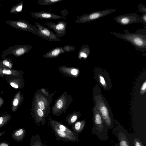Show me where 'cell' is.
Returning <instances> with one entry per match:
<instances>
[{
	"instance_id": "cell-1",
	"label": "cell",
	"mask_w": 146,
	"mask_h": 146,
	"mask_svg": "<svg viewBox=\"0 0 146 146\" xmlns=\"http://www.w3.org/2000/svg\"><path fill=\"white\" fill-rule=\"evenodd\" d=\"M124 31V33L109 32L117 38L129 42L137 50L146 52V27L143 29H137L133 33L129 32L128 30H125Z\"/></svg>"
},
{
	"instance_id": "cell-2",
	"label": "cell",
	"mask_w": 146,
	"mask_h": 146,
	"mask_svg": "<svg viewBox=\"0 0 146 146\" xmlns=\"http://www.w3.org/2000/svg\"><path fill=\"white\" fill-rule=\"evenodd\" d=\"M94 125L92 132L96 135L102 141H106L108 139L107 126L95 106L94 109Z\"/></svg>"
},
{
	"instance_id": "cell-3",
	"label": "cell",
	"mask_w": 146,
	"mask_h": 146,
	"mask_svg": "<svg viewBox=\"0 0 146 146\" xmlns=\"http://www.w3.org/2000/svg\"><path fill=\"white\" fill-rule=\"evenodd\" d=\"M73 101L72 97L67 91L62 93L55 101V104L51 108L52 112L54 116H58L66 110Z\"/></svg>"
},
{
	"instance_id": "cell-4",
	"label": "cell",
	"mask_w": 146,
	"mask_h": 146,
	"mask_svg": "<svg viewBox=\"0 0 146 146\" xmlns=\"http://www.w3.org/2000/svg\"><path fill=\"white\" fill-rule=\"evenodd\" d=\"M55 93L54 92L50 94L48 96H46L39 90H38L35 94L33 100L38 106L43 111L45 117L49 118V116L50 115V105Z\"/></svg>"
},
{
	"instance_id": "cell-5",
	"label": "cell",
	"mask_w": 146,
	"mask_h": 146,
	"mask_svg": "<svg viewBox=\"0 0 146 146\" xmlns=\"http://www.w3.org/2000/svg\"><path fill=\"white\" fill-rule=\"evenodd\" d=\"M95 99L96 107L104 122L108 129L112 128L113 126L112 118L104 101L100 95L96 96Z\"/></svg>"
},
{
	"instance_id": "cell-6",
	"label": "cell",
	"mask_w": 146,
	"mask_h": 146,
	"mask_svg": "<svg viewBox=\"0 0 146 146\" xmlns=\"http://www.w3.org/2000/svg\"><path fill=\"white\" fill-rule=\"evenodd\" d=\"M116 10L115 9H109L85 14L79 17L75 22L80 23H88L108 15Z\"/></svg>"
},
{
	"instance_id": "cell-7",
	"label": "cell",
	"mask_w": 146,
	"mask_h": 146,
	"mask_svg": "<svg viewBox=\"0 0 146 146\" xmlns=\"http://www.w3.org/2000/svg\"><path fill=\"white\" fill-rule=\"evenodd\" d=\"M6 23L17 29L38 35V31L36 27L33 25L24 20H7Z\"/></svg>"
},
{
	"instance_id": "cell-8",
	"label": "cell",
	"mask_w": 146,
	"mask_h": 146,
	"mask_svg": "<svg viewBox=\"0 0 146 146\" xmlns=\"http://www.w3.org/2000/svg\"><path fill=\"white\" fill-rule=\"evenodd\" d=\"M33 46L26 44L16 45L11 46L3 52V57L9 55H13L15 57H19L29 52Z\"/></svg>"
},
{
	"instance_id": "cell-9",
	"label": "cell",
	"mask_w": 146,
	"mask_h": 146,
	"mask_svg": "<svg viewBox=\"0 0 146 146\" xmlns=\"http://www.w3.org/2000/svg\"><path fill=\"white\" fill-rule=\"evenodd\" d=\"M114 20L117 23L122 25L141 22L140 17L135 13L120 15L115 17Z\"/></svg>"
},
{
	"instance_id": "cell-10",
	"label": "cell",
	"mask_w": 146,
	"mask_h": 146,
	"mask_svg": "<svg viewBox=\"0 0 146 146\" xmlns=\"http://www.w3.org/2000/svg\"><path fill=\"white\" fill-rule=\"evenodd\" d=\"M35 25L38 29L37 35L39 37L50 42L60 41V38L56 34L47 27L42 26L38 22L35 23Z\"/></svg>"
},
{
	"instance_id": "cell-11",
	"label": "cell",
	"mask_w": 146,
	"mask_h": 146,
	"mask_svg": "<svg viewBox=\"0 0 146 146\" xmlns=\"http://www.w3.org/2000/svg\"><path fill=\"white\" fill-rule=\"evenodd\" d=\"M54 132L56 140L65 142H78V135H74L62 131L53 125L50 124Z\"/></svg>"
},
{
	"instance_id": "cell-12",
	"label": "cell",
	"mask_w": 146,
	"mask_h": 146,
	"mask_svg": "<svg viewBox=\"0 0 146 146\" xmlns=\"http://www.w3.org/2000/svg\"><path fill=\"white\" fill-rule=\"evenodd\" d=\"M31 114L34 119V123L39 126L40 123L42 125L45 124V116L43 111L36 105L33 100Z\"/></svg>"
},
{
	"instance_id": "cell-13",
	"label": "cell",
	"mask_w": 146,
	"mask_h": 146,
	"mask_svg": "<svg viewBox=\"0 0 146 146\" xmlns=\"http://www.w3.org/2000/svg\"><path fill=\"white\" fill-rule=\"evenodd\" d=\"M45 24L48 27L53 30L58 37L65 35L67 23L66 21H59L56 23L51 22H46Z\"/></svg>"
},
{
	"instance_id": "cell-14",
	"label": "cell",
	"mask_w": 146,
	"mask_h": 146,
	"mask_svg": "<svg viewBox=\"0 0 146 146\" xmlns=\"http://www.w3.org/2000/svg\"><path fill=\"white\" fill-rule=\"evenodd\" d=\"M30 15L36 19H42L49 20H53L58 19H66L65 17L58 15L52 13L41 11L38 12H31Z\"/></svg>"
},
{
	"instance_id": "cell-15",
	"label": "cell",
	"mask_w": 146,
	"mask_h": 146,
	"mask_svg": "<svg viewBox=\"0 0 146 146\" xmlns=\"http://www.w3.org/2000/svg\"><path fill=\"white\" fill-rule=\"evenodd\" d=\"M58 68L61 73L66 77L77 78L79 75V69L74 67H69L62 65Z\"/></svg>"
},
{
	"instance_id": "cell-16",
	"label": "cell",
	"mask_w": 146,
	"mask_h": 146,
	"mask_svg": "<svg viewBox=\"0 0 146 146\" xmlns=\"http://www.w3.org/2000/svg\"><path fill=\"white\" fill-rule=\"evenodd\" d=\"M50 124L55 127L61 131L74 135H78V134L75 133L70 129L63 125L59 122L52 119L50 116L49 118Z\"/></svg>"
},
{
	"instance_id": "cell-17",
	"label": "cell",
	"mask_w": 146,
	"mask_h": 146,
	"mask_svg": "<svg viewBox=\"0 0 146 146\" xmlns=\"http://www.w3.org/2000/svg\"><path fill=\"white\" fill-rule=\"evenodd\" d=\"M64 53V52L62 47H58L47 52L43 56V57L46 58H56Z\"/></svg>"
},
{
	"instance_id": "cell-18",
	"label": "cell",
	"mask_w": 146,
	"mask_h": 146,
	"mask_svg": "<svg viewBox=\"0 0 146 146\" xmlns=\"http://www.w3.org/2000/svg\"><path fill=\"white\" fill-rule=\"evenodd\" d=\"M25 135V130L21 128L15 130L11 134V137L15 141L20 142L23 140Z\"/></svg>"
},
{
	"instance_id": "cell-19",
	"label": "cell",
	"mask_w": 146,
	"mask_h": 146,
	"mask_svg": "<svg viewBox=\"0 0 146 146\" xmlns=\"http://www.w3.org/2000/svg\"><path fill=\"white\" fill-rule=\"evenodd\" d=\"M81 116V114L79 111H75L68 114L66 117L65 121L68 125H72Z\"/></svg>"
},
{
	"instance_id": "cell-20",
	"label": "cell",
	"mask_w": 146,
	"mask_h": 146,
	"mask_svg": "<svg viewBox=\"0 0 146 146\" xmlns=\"http://www.w3.org/2000/svg\"><path fill=\"white\" fill-rule=\"evenodd\" d=\"M90 49L88 45L84 44L80 47L78 53V58L79 59L83 58L86 59L89 56Z\"/></svg>"
},
{
	"instance_id": "cell-21",
	"label": "cell",
	"mask_w": 146,
	"mask_h": 146,
	"mask_svg": "<svg viewBox=\"0 0 146 146\" xmlns=\"http://www.w3.org/2000/svg\"><path fill=\"white\" fill-rule=\"evenodd\" d=\"M86 123V119L77 121L72 125V131L78 134L80 133L85 127Z\"/></svg>"
},
{
	"instance_id": "cell-22",
	"label": "cell",
	"mask_w": 146,
	"mask_h": 146,
	"mask_svg": "<svg viewBox=\"0 0 146 146\" xmlns=\"http://www.w3.org/2000/svg\"><path fill=\"white\" fill-rule=\"evenodd\" d=\"M29 146H44L41 141L40 135L37 134L31 137Z\"/></svg>"
},
{
	"instance_id": "cell-23",
	"label": "cell",
	"mask_w": 146,
	"mask_h": 146,
	"mask_svg": "<svg viewBox=\"0 0 146 146\" xmlns=\"http://www.w3.org/2000/svg\"><path fill=\"white\" fill-rule=\"evenodd\" d=\"M23 3L22 1L15 5L13 6L9 11V12L12 14H17L22 11Z\"/></svg>"
},
{
	"instance_id": "cell-24",
	"label": "cell",
	"mask_w": 146,
	"mask_h": 146,
	"mask_svg": "<svg viewBox=\"0 0 146 146\" xmlns=\"http://www.w3.org/2000/svg\"><path fill=\"white\" fill-rule=\"evenodd\" d=\"M119 146H131L126 136L123 133H119Z\"/></svg>"
},
{
	"instance_id": "cell-25",
	"label": "cell",
	"mask_w": 146,
	"mask_h": 146,
	"mask_svg": "<svg viewBox=\"0 0 146 146\" xmlns=\"http://www.w3.org/2000/svg\"><path fill=\"white\" fill-rule=\"evenodd\" d=\"M64 0H39L38 3L40 5H51Z\"/></svg>"
},
{
	"instance_id": "cell-26",
	"label": "cell",
	"mask_w": 146,
	"mask_h": 146,
	"mask_svg": "<svg viewBox=\"0 0 146 146\" xmlns=\"http://www.w3.org/2000/svg\"><path fill=\"white\" fill-rule=\"evenodd\" d=\"M3 59L0 62V64L8 67L9 68L12 67V62L11 60L9 58L3 57Z\"/></svg>"
},
{
	"instance_id": "cell-27",
	"label": "cell",
	"mask_w": 146,
	"mask_h": 146,
	"mask_svg": "<svg viewBox=\"0 0 146 146\" xmlns=\"http://www.w3.org/2000/svg\"><path fill=\"white\" fill-rule=\"evenodd\" d=\"M11 119L9 115L0 117V128L5 125Z\"/></svg>"
},
{
	"instance_id": "cell-28",
	"label": "cell",
	"mask_w": 146,
	"mask_h": 146,
	"mask_svg": "<svg viewBox=\"0 0 146 146\" xmlns=\"http://www.w3.org/2000/svg\"><path fill=\"white\" fill-rule=\"evenodd\" d=\"M64 52L68 53L71 51H73L76 49L75 46H73L66 45L62 47Z\"/></svg>"
},
{
	"instance_id": "cell-29",
	"label": "cell",
	"mask_w": 146,
	"mask_h": 146,
	"mask_svg": "<svg viewBox=\"0 0 146 146\" xmlns=\"http://www.w3.org/2000/svg\"><path fill=\"white\" fill-rule=\"evenodd\" d=\"M99 80L102 85L105 88H106L107 84L104 77L100 74L98 75Z\"/></svg>"
},
{
	"instance_id": "cell-30",
	"label": "cell",
	"mask_w": 146,
	"mask_h": 146,
	"mask_svg": "<svg viewBox=\"0 0 146 146\" xmlns=\"http://www.w3.org/2000/svg\"><path fill=\"white\" fill-rule=\"evenodd\" d=\"M146 91V80H145L142 84L140 90V94L142 95Z\"/></svg>"
},
{
	"instance_id": "cell-31",
	"label": "cell",
	"mask_w": 146,
	"mask_h": 146,
	"mask_svg": "<svg viewBox=\"0 0 146 146\" xmlns=\"http://www.w3.org/2000/svg\"><path fill=\"white\" fill-rule=\"evenodd\" d=\"M133 146H144L142 142L139 138H135L133 142Z\"/></svg>"
},
{
	"instance_id": "cell-32",
	"label": "cell",
	"mask_w": 146,
	"mask_h": 146,
	"mask_svg": "<svg viewBox=\"0 0 146 146\" xmlns=\"http://www.w3.org/2000/svg\"><path fill=\"white\" fill-rule=\"evenodd\" d=\"M139 11L140 12L146 14V7L143 5L140 4L139 5Z\"/></svg>"
},
{
	"instance_id": "cell-33",
	"label": "cell",
	"mask_w": 146,
	"mask_h": 146,
	"mask_svg": "<svg viewBox=\"0 0 146 146\" xmlns=\"http://www.w3.org/2000/svg\"><path fill=\"white\" fill-rule=\"evenodd\" d=\"M141 23L146 27V14L143 13V15L140 17Z\"/></svg>"
},
{
	"instance_id": "cell-34",
	"label": "cell",
	"mask_w": 146,
	"mask_h": 146,
	"mask_svg": "<svg viewBox=\"0 0 146 146\" xmlns=\"http://www.w3.org/2000/svg\"><path fill=\"white\" fill-rule=\"evenodd\" d=\"M39 90L46 96H48L50 94L48 90L45 88H42Z\"/></svg>"
},
{
	"instance_id": "cell-35",
	"label": "cell",
	"mask_w": 146,
	"mask_h": 146,
	"mask_svg": "<svg viewBox=\"0 0 146 146\" xmlns=\"http://www.w3.org/2000/svg\"><path fill=\"white\" fill-rule=\"evenodd\" d=\"M2 72L4 74H10L11 73V71L10 70L5 69L3 70Z\"/></svg>"
},
{
	"instance_id": "cell-36",
	"label": "cell",
	"mask_w": 146,
	"mask_h": 146,
	"mask_svg": "<svg viewBox=\"0 0 146 146\" xmlns=\"http://www.w3.org/2000/svg\"><path fill=\"white\" fill-rule=\"evenodd\" d=\"M0 146H10L9 143L5 142L3 141L0 143ZM12 146H16L13 145Z\"/></svg>"
},
{
	"instance_id": "cell-37",
	"label": "cell",
	"mask_w": 146,
	"mask_h": 146,
	"mask_svg": "<svg viewBox=\"0 0 146 146\" xmlns=\"http://www.w3.org/2000/svg\"><path fill=\"white\" fill-rule=\"evenodd\" d=\"M68 13V11L66 9H64L61 12V14L62 15L63 17H65V16H66L65 14L67 15Z\"/></svg>"
},
{
	"instance_id": "cell-38",
	"label": "cell",
	"mask_w": 146,
	"mask_h": 146,
	"mask_svg": "<svg viewBox=\"0 0 146 146\" xmlns=\"http://www.w3.org/2000/svg\"><path fill=\"white\" fill-rule=\"evenodd\" d=\"M19 100L17 99H15L13 101V106H17L18 104Z\"/></svg>"
},
{
	"instance_id": "cell-39",
	"label": "cell",
	"mask_w": 146,
	"mask_h": 146,
	"mask_svg": "<svg viewBox=\"0 0 146 146\" xmlns=\"http://www.w3.org/2000/svg\"><path fill=\"white\" fill-rule=\"evenodd\" d=\"M11 86H12L13 87L16 88H18V86L17 84H15V83L13 82H11L10 83Z\"/></svg>"
},
{
	"instance_id": "cell-40",
	"label": "cell",
	"mask_w": 146,
	"mask_h": 146,
	"mask_svg": "<svg viewBox=\"0 0 146 146\" xmlns=\"http://www.w3.org/2000/svg\"><path fill=\"white\" fill-rule=\"evenodd\" d=\"M5 133V131H4L2 132H0V137L4 134Z\"/></svg>"
}]
</instances>
